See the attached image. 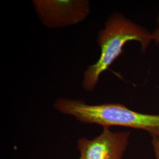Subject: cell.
I'll return each mask as SVG.
<instances>
[{
  "mask_svg": "<svg viewBox=\"0 0 159 159\" xmlns=\"http://www.w3.org/2000/svg\"><path fill=\"white\" fill-rule=\"evenodd\" d=\"M130 41L139 42L144 52L153 40L152 33L148 29L126 18L120 12H114L98 33L97 42L100 55L96 62L84 71L81 86L85 91L95 90L101 74L110 67L121 54L124 46Z\"/></svg>",
  "mask_w": 159,
  "mask_h": 159,
  "instance_id": "obj_1",
  "label": "cell"
},
{
  "mask_svg": "<svg viewBox=\"0 0 159 159\" xmlns=\"http://www.w3.org/2000/svg\"><path fill=\"white\" fill-rule=\"evenodd\" d=\"M35 11L48 29L68 27L88 18L90 2L88 0H33Z\"/></svg>",
  "mask_w": 159,
  "mask_h": 159,
  "instance_id": "obj_3",
  "label": "cell"
},
{
  "mask_svg": "<svg viewBox=\"0 0 159 159\" xmlns=\"http://www.w3.org/2000/svg\"><path fill=\"white\" fill-rule=\"evenodd\" d=\"M153 40L157 44H159V16L157 19V27L152 33Z\"/></svg>",
  "mask_w": 159,
  "mask_h": 159,
  "instance_id": "obj_6",
  "label": "cell"
},
{
  "mask_svg": "<svg viewBox=\"0 0 159 159\" xmlns=\"http://www.w3.org/2000/svg\"><path fill=\"white\" fill-rule=\"evenodd\" d=\"M152 146L156 159H159V139L152 138Z\"/></svg>",
  "mask_w": 159,
  "mask_h": 159,
  "instance_id": "obj_5",
  "label": "cell"
},
{
  "mask_svg": "<svg viewBox=\"0 0 159 159\" xmlns=\"http://www.w3.org/2000/svg\"><path fill=\"white\" fill-rule=\"evenodd\" d=\"M58 112L74 117L80 122L103 127L121 126L145 131L159 139V114L142 113L120 103L89 104L80 99L59 97L54 102Z\"/></svg>",
  "mask_w": 159,
  "mask_h": 159,
  "instance_id": "obj_2",
  "label": "cell"
},
{
  "mask_svg": "<svg viewBox=\"0 0 159 159\" xmlns=\"http://www.w3.org/2000/svg\"><path fill=\"white\" fill-rule=\"evenodd\" d=\"M130 131L114 132L103 127L102 132L94 139L80 138L77 148L81 159H123L128 147Z\"/></svg>",
  "mask_w": 159,
  "mask_h": 159,
  "instance_id": "obj_4",
  "label": "cell"
},
{
  "mask_svg": "<svg viewBox=\"0 0 159 159\" xmlns=\"http://www.w3.org/2000/svg\"><path fill=\"white\" fill-rule=\"evenodd\" d=\"M80 159H81V158H80Z\"/></svg>",
  "mask_w": 159,
  "mask_h": 159,
  "instance_id": "obj_7",
  "label": "cell"
}]
</instances>
